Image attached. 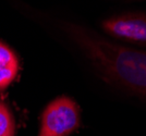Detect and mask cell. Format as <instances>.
<instances>
[{
	"label": "cell",
	"mask_w": 146,
	"mask_h": 136,
	"mask_svg": "<svg viewBox=\"0 0 146 136\" xmlns=\"http://www.w3.org/2000/svg\"><path fill=\"white\" fill-rule=\"evenodd\" d=\"M103 28L109 35L131 43L146 44V14L125 13L103 22Z\"/></svg>",
	"instance_id": "obj_3"
},
{
	"label": "cell",
	"mask_w": 146,
	"mask_h": 136,
	"mask_svg": "<svg viewBox=\"0 0 146 136\" xmlns=\"http://www.w3.org/2000/svg\"><path fill=\"white\" fill-rule=\"evenodd\" d=\"M20 70V62L15 52L7 45L0 43V90L6 89L15 77Z\"/></svg>",
	"instance_id": "obj_4"
},
{
	"label": "cell",
	"mask_w": 146,
	"mask_h": 136,
	"mask_svg": "<svg viewBox=\"0 0 146 136\" xmlns=\"http://www.w3.org/2000/svg\"><path fill=\"white\" fill-rule=\"evenodd\" d=\"M68 32L105 80L146 100L145 51L111 43L76 25H69Z\"/></svg>",
	"instance_id": "obj_1"
},
{
	"label": "cell",
	"mask_w": 146,
	"mask_h": 136,
	"mask_svg": "<svg viewBox=\"0 0 146 136\" xmlns=\"http://www.w3.org/2000/svg\"><path fill=\"white\" fill-rule=\"evenodd\" d=\"M15 124L9 107L0 101V136H14Z\"/></svg>",
	"instance_id": "obj_5"
},
{
	"label": "cell",
	"mask_w": 146,
	"mask_h": 136,
	"mask_svg": "<svg viewBox=\"0 0 146 136\" xmlns=\"http://www.w3.org/2000/svg\"><path fill=\"white\" fill-rule=\"evenodd\" d=\"M78 104L67 96L50 101L44 109L38 136H69L80 126Z\"/></svg>",
	"instance_id": "obj_2"
}]
</instances>
